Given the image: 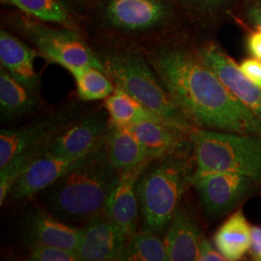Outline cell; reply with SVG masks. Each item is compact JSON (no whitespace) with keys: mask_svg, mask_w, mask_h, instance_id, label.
Returning a JSON list of instances; mask_svg holds the SVG:
<instances>
[{"mask_svg":"<svg viewBox=\"0 0 261 261\" xmlns=\"http://www.w3.org/2000/svg\"><path fill=\"white\" fill-rule=\"evenodd\" d=\"M105 108L110 122L118 126L128 127L147 120L165 122L168 124L137 99L132 97L130 94L117 86H115L113 93L106 99Z\"/></svg>","mask_w":261,"mask_h":261,"instance_id":"22","label":"cell"},{"mask_svg":"<svg viewBox=\"0 0 261 261\" xmlns=\"http://www.w3.org/2000/svg\"><path fill=\"white\" fill-rule=\"evenodd\" d=\"M190 140L196 172L234 171L261 184V136L196 127Z\"/></svg>","mask_w":261,"mask_h":261,"instance_id":"5","label":"cell"},{"mask_svg":"<svg viewBox=\"0 0 261 261\" xmlns=\"http://www.w3.org/2000/svg\"><path fill=\"white\" fill-rule=\"evenodd\" d=\"M189 150L154 159L137 184V196L144 229L154 233L167 230L187 188L195 174Z\"/></svg>","mask_w":261,"mask_h":261,"instance_id":"3","label":"cell"},{"mask_svg":"<svg viewBox=\"0 0 261 261\" xmlns=\"http://www.w3.org/2000/svg\"><path fill=\"white\" fill-rule=\"evenodd\" d=\"M202 237L194 214L186 206L180 204L165 236L169 260L199 261V246Z\"/></svg>","mask_w":261,"mask_h":261,"instance_id":"16","label":"cell"},{"mask_svg":"<svg viewBox=\"0 0 261 261\" xmlns=\"http://www.w3.org/2000/svg\"><path fill=\"white\" fill-rule=\"evenodd\" d=\"M24 236L29 246L45 245L77 250L82 229L65 224L44 210L36 209L24 221Z\"/></svg>","mask_w":261,"mask_h":261,"instance_id":"15","label":"cell"},{"mask_svg":"<svg viewBox=\"0 0 261 261\" xmlns=\"http://www.w3.org/2000/svg\"><path fill=\"white\" fill-rule=\"evenodd\" d=\"M82 229L76 252L81 260H119L129 235L106 215L97 216Z\"/></svg>","mask_w":261,"mask_h":261,"instance_id":"10","label":"cell"},{"mask_svg":"<svg viewBox=\"0 0 261 261\" xmlns=\"http://www.w3.org/2000/svg\"><path fill=\"white\" fill-rule=\"evenodd\" d=\"M17 7L25 15L34 19L55 22L63 28L75 29L74 18L64 0H1Z\"/></svg>","mask_w":261,"mask_h":261,"instance_id":"23","label":"cell"},{"mask_svg":"<svg viewBox=\"0 0 261 261\" xmlns=\"http://www.w3.org/2000/svg\"><path fill=\"white\" fill-rule=\"evenodd\" d=\"M250 254L253 260L261 261V226H252V240L250 247Z\"/></svg>","mask_w":261,"mask_h":261,"instance_id":"29","label":"cell"},{"mask_svg":"<svg viewBox=\"0 0 261 261\" xmlns=\"http://www.w3.org/2000/svg\"><path fill=\"white\" fill-rule=\"evenodd\" d=\"M75 79L79 98L90 102L107 99L115 89V84L103 71L91 67H75L69 71Z\"/></svg>","mask_w":261,"mask_h":261,"instance_id":"24","label":"cell"},{"mask_svg":"<svg viewBox=\"0 0 261 261\" xmlns=\"http://www.w3.org/2000/svg\"><path fill=\"white\" fill-rule=\"evenodd\" d=\"M37 49L24 44L6 30L0 32V62L10 75L39 94L40 79L34 68Z\"/></svg>","mask_w":261,"mask_h":261,"instance_id":"18","label":"cell"},{"mask_svg":"<svg viewBox=\"0 0 261 261\" xmlns=\"http://www.w3.org/2000/svg\"><path fill=\"white\" fill-rule=\"evenodd\" d=\"M109 127L110 118L105 112L89 114L60 130L46 151L64 158H83L103 142Z\"/></svg>","mask_w":261,"mask_h":261,"instance_id":"8","label":"cell"},{"mask_svg":"<svg viewBox=\"0 0 261 261\" xmlns=\"http://www.w3.org/2000/svg\"><path fill=\"white\" fill-rule=\"evenodd\" d=\"M105 143L113 166L121 173L153 160L150 158L144 145L128 127L110 122Z\"/></svg>","mask_w":261,"mask_h":261,"instance_id":"19","label":"cell"},{"mask_svg":"<svg viewBox=\"0 0 261 261\" xmlns=\"http://www.w3.org/2000/svg\"><path fill=\"white\" fill-rule=\"evenodd\" d=\"M115 86L156 113L169 125L190 133L196 128L172 100L150 62L133 49H117L100 57Z\"/></svg>","mask_w":261,"mask_h":261,"instance_id":"4","label":"cell"},{"mask_svg":"<svg viewBox=\"0 0 261 261\" xmlns=\"http://www.w3.org/2000/svg\"><path fill=\"white\" fill-rule=\"evenodd\" d=\"M258 1H259V2H260V3H261V0H258Z\"/></svg>","mask_w":261,"mask_h":261,"instance_id":"34","label":"cell"},{"mask_svg":"<svg viewBox=\"0 0 261 261\" xmlns=\"http://www.w3.org/2000/svg\"><path fill=\"white\" fill-rule=\"evenodd\" d=\"M119 260L167 261L169 256L165 240L158 234L144 229L129 237Z\"/></svg>","mask_w":261,"mask_h":261,"instance_id":"25","label":"cell"},{"mask_svg":"<svg viewBox=\"0 0 261 261\" xmlns=\"http://www.w3.org/2000/svg\"><path fill=\"white\" fill-rule=\"evenodd\" d=\"M252 178L234 171H195L192 185L195 187L205 214L219 218L236 210L243 200L251 195Z\"/></svg>","mask_w":261,"mask_h":261,"instance_id":"7","label":"cell"},{"mask_svg":"<svg viewBox=\"0 0 261 261\" xmlns=\"http://www.w3.org/2000/svg\"><path fill=\"white\" fill-rule=\"evenodd\" d=\"M120 176L121 172L113 166L103 140L50 186L48 206L57 218L87 223L105 212Z\"/></svg>","mask_w":261,"mask_h":261,"instance_id":"2","label":"cell"},{"mask_svg":"<svg viewBox=\"0 0 261 261\" xmlns=\"http://www.w3.org/2000/svg\"><path fill=\"white\" fill-rule=\"evenodd\" d=\"M243 74L261 87V60L253 57L243 60L239 65Z\"/></svg>","mask_w":261,"mask_h":261,"instance_id":"27","label":"cell"},{"mask_svg":"<svg viewBox=\"0 0 261 261\" xmlns=\"http://www.w3.org/2000/svg\"><path fill=\"white\" fill-rule=\"evenodd\" d=\"M83 1H88V0H83Z\"/></svg>","mask_w":261,"mask_h":261,"instance_id":"33","label":"cell"},{"mask_svg":"<svg viewBox=\"0 0 261 261\" xmlns=\"http://www.w3.org/2000/svg\"><path fill=\"white\" fill-rule=\"evenodd\" d=\"M66 126L67 117L56 113L27 126L1 130L0 168L25 151L47 145Z\"/></svg>","mask_w":261,"mask_h":261,"instance_id":"11","label":"cell"},{"mask_svg":"<svg viewBox=\"0 0 261 261\" xmlns=\"http://www.w3.org/2000/svg\"><path fill=\"white\" fill-rule=\"evenodd\" d=\"M248 17L253 23V25L257 29L261 30V7L260 6H252L249 10Z\"/></svg>","mask_w":261,"mask_h":261,"instance_id":"31","label":"cell"},{"mask_svg":"<svg viewBox=\"0 0 261 261\" xmlns=\"http://www.w3.org/2000/svg\"><path fill=\"white\" fill-rule=\"evenodd\" d=\"M224 260H226L225 257L218 249H215L213 244L205 237H202L199 246V261Z\"/></svg>","mask_w":261,"mask_h":261,"instance_id":"28","label":"cell"},{"mask_svg":"<svg viewBox=\"0 0 261 261\" xmlns=\"http://www.w3.org/2000/svg\"><path fill=\"white\" fill-rule=\"evenodd\" d=\"M169 17L164 0H110L105 10V18L112 27L126 31L159 28Z\"/></svg>","mask_w":261,"mask_h":261,"instance_id":"12","label":"cell"},{"mask_svg":"<svg viewBox=\"0 0 261 261\" xmlns=\"http://www.w3.org/2000/svg\"><path fill=\"white\" fill-rule=\"evenodd\" d=\"M41 106L39 94L20 84L1 67L0 111L4 121H12L36 112Z\"/></svg>","mask_w":261,"mask_h":261,"instance_id":"21","label":"cell"},{"mask_svg":"<svg viewBox=\"0 0 261 261\" xmlns=\"http://www.w3.org/2000/svg\"><path fill=\"white\" fill-rule=\"evenodd\" d=\"M197 51L226 88L261 120V87L244 75L240 67L214 43H206Z\"/></svg>","mask_w":261,"mask_h":261,"instance_id":"9","label":"cell"},{"mask_svg":"<svg viewBox=\"0 0 261 261\" xmlns=\"http://www.w3.org/2000/svg\"><path fill=\"white\" fill-rule=\"evenodd\" d=\"M41 21L16 17L13 25L48 62L61 65L68 71L75 67L91 66L105 72L100 57L94 54L75 29L51 28Z\"/></svg>","mask_w":261,"mask_h":261,"instance_id":"6","label":"cell"},{"mask_svg":"<svg viewBox=\"0 0 261 261\" xmlns=\"http://www.w3.org/2000/svg\"><path fill=\"white\" fill-rule=\"evenodd\" d=\"M246 44L250 55L261 60V30L251 32Z\"/></svg>","mask_w":261,"mask_h":261,"instance_id":"30","label":"cell"},{"mask_svg":"<svg viewBox=\"0 0 261 261\" xmlns=\"http://www.w3.org/2000/svg\"><path fill=\"white\" fill-rule=\"evenodd\" d=\"M76 161L46 151L19 175L11 188L8 196L12 199L20 200L37 195L47 187L54 185Z\"/></svg>","mask_w":261,"mask_h":261,"instance_id":"14","label":"cell"},{"mask_svg":"<svg viewBox=\"0 0 261 261\" xmlns=\"http://www.w3.org/2000/svg\"><path fill=\"white\" fill-rule=\"evenodd\" d=\"M196 1H203V2H208V1H215V0H196Z\"/></svg>","mask_w":261,"mask_h":261,"instance_id":"32","label":"cell"},{"mask_svg":"<svg viewBox=\"0 0 261 261\" xmlns=\"http://www.w3.org/2000/svg\"><path fill=\"white\" fill-rule=\"evenodd\" d=\"M215 246L226 260H241L250 251L252 226L242 209L238 208L228 216L214 235Z\"/></svg>","mask_w":261,"mask_h":261,"instance_id":"20","label":"cell"},{"mask_svg":"<svg viewBox=\"0 0 261 261\" xmlns=\"http://www.w3.org/2000/svg\"><path fill=\"white\" fill-rule=\"evenodd\" d=\"M140 140L150 158L159 159L191 149L190 135L165 122H140L128 126Z\"/></svg>","mask_w":261,"mask_h":261,"instance_id":"17","label":"cell"},{"mask_svg":"<svg viewBox=\"0 0 261 261\" xmlns=\"http://www.w3.org/2000/svg\"><path fill=\"white\" fill-rule=\"evenodd\" d=\"M28 260L32 261H80L77 252L63 248L33 245L30 246Z\"/></svg>","mask_w":261,"mask_h":261,"instance_id":"26","label":"cell"},{"mask_svg":"<svg viewBox=\"0 0 261 261\" xmlns=\"http://www.w3.org/2000/svg\"><path fill=\"white\" fill-rule=\"evenodd\" d=\"M150 64L179 110L195 127L261 136V120L206 64L197 49L160 47Z\"/></svg>","mask_w":261,"mask_h":261,"instance_id":"1","label":"cell"},{"mask_svg":"<svg viewBox=\"0 0 261 261\" xmlns=\"http://www.w3.org/2000/svg\"><path fill=\"white\" fill-rule=\"evenodd\" d=\"M151 161L122 172L106 204L103 214L118 224L129 237L137 232L138 227L140 205L137 196V184Z\"/></svg>","mask_w":261,"mask_h":261,"instance_id":"13","label":"cell"}]
</instances>
